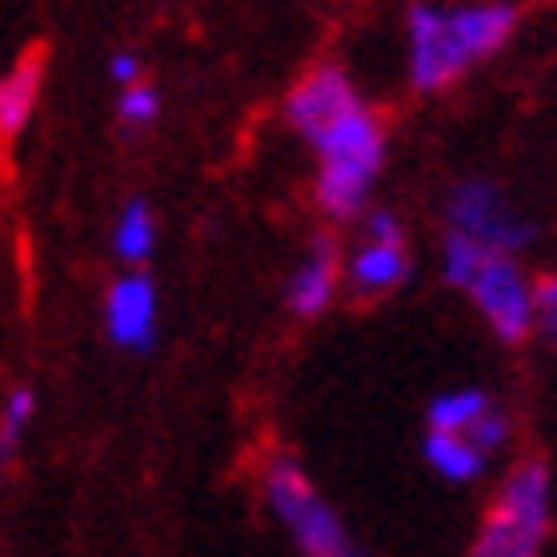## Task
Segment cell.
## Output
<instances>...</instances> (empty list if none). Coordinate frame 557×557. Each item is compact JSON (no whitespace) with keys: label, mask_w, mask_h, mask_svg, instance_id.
<instances>
[{"label":"cell","mask_w":557,"mask_h":557,"mask_svg":"<svg viewBox=\"0 0 557 557\" xmlns=\"http://www.w3.org/2000/svg\"><path fill=\"white\" fill-rule=\"evenodd\" d=\"M424 430H440V435H466L475 445H486L491 456H502L511 445V414L507 405L491 394V388H475V384H460V388H445L430 399L424 409Z\"/></svg>","instance_id":"obj_8"},{"label":"cell","mask_w":557,"mask_h":557,"mask_svg":"<svg viewBox=\"0 0 557 557\" xmlns=\"http://www.w3.org/2000/svg\"><path fill=\"white\" fill-rule=\"evenodd\" d=\"M542 318H557V276L542 282Z\"/></svg>","instance_id":"obj_17"},{"label":"cell","mask_w":557,"mask_h":557,"mask_svg":"<svg viewBox=\"0 0 557 557\" xmlns=\"http://www.w3.org/2000/svg\"><path fill=\"white\" fill-rule=\"evenodd\" d=\"M102 322H108V338L119 343V348H134L144 354L153 343V327H159V302H153V282L149 276H119L113 287H108V302H102Z\"/></svg>","instance_id":"obj_9"},{"label":"cell","mask_w":557,"mask_h":557,"mask_svg":"<svg viewBox=\"0 0 557 557\" xmlns=\"http://www.w3.org/2000/svg\"><path fill=\"white\" fill-rule=\"evenodd\" d=\"M32 414H36V394L26 384L11 388V394H5V405H0V460H11L21 450V435H26Z\"/></svg>","instance_id":"obj_14"},{"label":"cell","mask_w":557,"mask_h":557,"mask_svg":"<svg viewBox=\"0 0 557 557\" xmlns=\"http://www.w3.org/2000/svg\"><path fill=\"white\" fill-rule=\"evenodd\" d=\"M41 77H47V51L41 47L21 51V62L0 77V138H16L32 123L36 98H41Z\"/></svg>","instance_id":"obj_12"},{"label":"cell","mask_w":557,"mask_h":557,"mask_svg":"<svg viewBox=\"0 0 557 557\" xmlns=\"http://www.w3.org/2000/svg\"><path fill=\"white\" fill-rule=\"evenodd\" d=\"M553 527H557V475L547 460L527 456L502 471L481 522H475L466 557H547Z\"/></svg>","instance_id":"obj_4"},{"label":"cell","mask_w":557,"mask_h":557,"mask_svg":"<svg viewBox=\"0 0 557 557\" xmlns=\"http://www.w3.org/2000/svg\"><path fill=\"white\" fill-rule=\"evenodd\" d=\"M153 210L144 200H128L119 215V231H113V251L119 261H149L153 256Z\"/></svg>","instance_id":"obj_13"},{"label":"cell","mask_w":557,"mask_h":557,"mask_svg":"<svg viewBox=\"0 0 557 557\" xmlns=\"http://www.w3.org/2000/svg\"><path fill=\"white\" fill-rule=\"evenodd\" d=\"M445 236L522 261L532 251V240H537V225L496 180H460L445 195Z\"/></svg>","instance_id":"obj_6"},{"label":"cell","mask_w":557,"mask_h":557,"mask_svg":"<svg viewBox=\"0 0 557 557\" xmlns=\"http://www.w3.org/2000/svg\"><path fill=\"white\" fill-rule=\"evenodd\" d=\"M542 338H547V343L557 348V318H542Z\"/></svg>","instance_id":"obj_18"},{"label":"cell","mask_w":557,"mask_h":557,"mask_svg":"<svg viewBox=\"0 0 557 557\" xmlns=\"http://www.w3.org/2000/svg\"><path fill=\"white\" fill-rule=\"evenodd\" d=\"M409 271H414V251L399 215L369 210L358 220V240L343 251V287H354L358 297H388L409 282Z\"/></svg>","instance_id":"obj_7"},{"label":"cell","mask_w":557,"mask_h":557,"mask_svg":"<svg viewBox=\"0 0 557 557\" xmlns=\"http://www.w3.org/2000/svg\"><path fill=\"white\" fill-rule=\"evenodd\" d=\"M522 32V5L511 0H460V5H409L405 11V83L414 92H445L511 47Z\"/></svg>","instance_id":"obj_2"},{"label":"cell","mask_w":557,"mask_h":557,"mask_svg":"<svg viewBox=\"0 0 557 557\" xmlns=\"http://www.w3.org/2000/svg\"><path fill=\"white\" fill-rule=\"evenodd\" d=\"M119 119H123V123H134V128L153 123V119H159V92H153L149 83L123 87V98H119Z\"/></svg>","instance_id":"obj_15"},{"label":"cell","mask_w":557,"mask_h":557,"mask_svg":"<svg viewBox=\"0 0 557 557\" xmlns=\"http://www.w3.org/2000/svg\"><path fill=\"white\" fill-rule=\"evenodd\" d=\"M440 271L502 343H527L542 333V282L527 271V261L445 236L440 240Z\"/></svg>","instance_id":"obj_3"},{"label":"cell","mask_w":557,"mask_h":557,"mask_svg":"<svg viewBox=\"0 0 557 557\" xmlns=\"http://www.w3.org/2000/svg\"><path fill=\"white\" fill-rule=\"evenodd\" d=\"M343 292V251L333 240H312L297 271L287 276V312L292 318H322Z\"/></svg>","instance_id":"obj_10"},{"label":"cell","mask_w":557,"mask_h":557,"mask_svg":"<svg viewBox=\"0 0 557 557\" xmlns=\"http://www.w3.org/2000/svg\"><path fill=\"white\" fill-rule=\"evenodd\" d=\"M420 456H424V466H430L440 481H450V486H475V481L496 466V456H491L486 445H475V440H466V435H440V430H424Z\"/></svg>","instance_id":"obj_11"},{"label":"cell","mask_w":557,"mask_h":557,"mask_svg":"<svg viewBox=\"0 0 557 557\" xmlns=\"http://www.w3.org/2000/svg\"><path fill=\"white\" fill-rule=\"evenodd\" d=\"M108 72H113V83L119 87H138V57L134 51H119V57L108 62Z\"/></svg>","instance_id":"obj_16"},{"label":"cell","mask_w":557,"mask_h":557,"mask_svg":"<svg viewBox=\"0 0 557 557\" xmlns=\"http://www.w3.org/2000/svg\"><path fill=\"white\" fill-rule=\"evenodd\" d=\"M261 496H267L271 517L287 527V537L297 542L302 557H369L363 542L354 537V527L343 522V511L318 491V481L302 471L297 456H276L261 471Z\"/></svg>","instance_id":"obj_5"},{"label":"cell","mask_w":557,"mask_h":557,"mask_svg":"<svg viewBox=\"0 0 557 557\" xmlns=\"http://www.w3.org/2000/svg\"><path fill=\"white\" fill-rule=\"evenodd\" d=\"M287 128L312 149V200L327 220H363L369 195L388 164V128L384 113L363 98L354 72L343 62H318L292 83Z\"/></svg>","instance_id":"obj_1"}]
</instances>
